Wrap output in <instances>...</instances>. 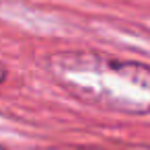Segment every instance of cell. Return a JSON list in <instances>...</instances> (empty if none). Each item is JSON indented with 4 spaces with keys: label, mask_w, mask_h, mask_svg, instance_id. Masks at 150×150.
<instances>
[{
    "label": "cell",
    "mask_w": 150,
    "mask_h": 150,
    "mask_svg": "<svg viewBox=\"0 0 150 150\" xmlns=\"http://www.w3.org/2000/svg\"><path fill=\"white\" fill-rule=\"evenodd\" d=\"M54 78L82 101L123 113H150V68L101 54L70 52L50 60Z\"/></svg>",
    "instance_id": "cell-1"
},
{
    "label": "cell",
    "mask_w": 150,
    "mask_h": 150,
    "mask_svg": "<svg viewBox=\"0 0 150 150\" xmlns=\"http://www.w3.org/2000/svg\"><path fill=\"white\" fill-rule=\"evenodd\" d=\"M4 76H6V70H4L2 66H0V82H2V80H4Z\"/></svg>",
    "instance_id": "cell-2"
},
{
    "label": "cell",
    "mask_w": 150,
    "mask_h": 150,
    "mask_svg": "<svg viewBox=\"0 0 150 150\" xmlns=\"http://www.w3.org/2000/svg\"><path fill=\"white\" fill-rule=\"evenodd\" d=\"M0 150H4V148H2V146H0Z\"/></svg>",
    "instance_id": "cell-3"
}]
</instances>
